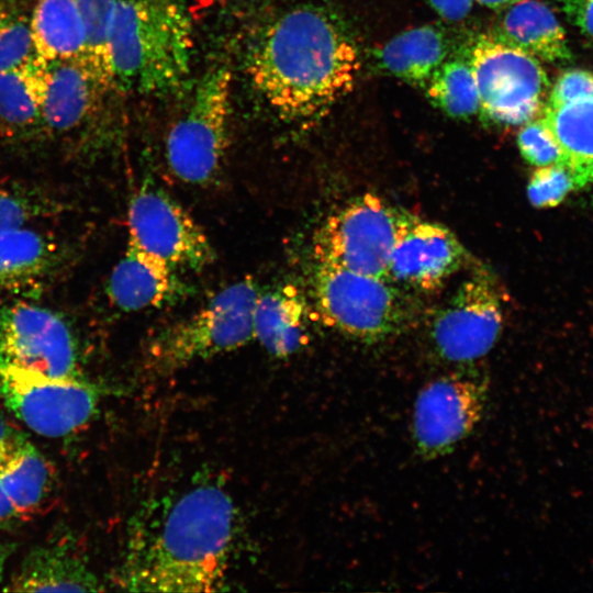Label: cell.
I'll return each mask as SVG.
<instances>
[{
    "label": "cell",
    "mask_w": 593,
    "mask_h": 593,
    "mask_svg": "<svg viewBox=\"0 0 593 593\" xmlns=\"http://www.w3.org/2000/svg\"><path fill=\"white\" fill-rule=\"evenodd\" d=\"M571 21L593 40V0H563Z\"/></svg>",
    "instance_id": "d6a6232c"
},
{
    "label": "cell",
    "mask_w": 593,
    "mask_h": 593,
    "mask_svg": "<svg viewBox=\"0 0 593 593\" xmlns=\"http://www.w3.org/2000/svg\"><path fill=\"white\" fill-rule=\"evenodd\" d=\"M116 0H75L86 30L85 61L113 89L109 31Z\"/></svg>",
    "instance_id": "4316f807"
},
{
    "label": "cell",
    "mask_w": 593,
    "mask_h": 593,
    "mask_svg": "<svg viewBox=\"0 0 593 593\" xmlns=\"http://www.w3.org/2000/svg\"><path fill=\"white\" fill-rule=\"evenodd\" d=\"M360 66L348 24L333 8L314 2L269 18L254 32L245 56L254 90L290 124L325 115L351 92Z\"/></svg>",
    "instance_id": "7a4b0ae2"
},
{
    "label": "cell",
    "mask_w": 593,
    "mask_h": 593,
    "mask_svg": "<svg viewBox=\"0 0 593 593\" xmlns=\"http://www.w3.org/2000/svg\"><path fill=\"white\" fill-rule=\"evenodd\" d=\"M307 303L290 284L258 292L253 313V335L268 354L286 358L309 342Z\"/></svg>",
    "instance_id": "d6986e66"
},
{
    "label": "cell",
    "mask_w": 593,
    "mask_h": 593,
    "mask_svg": "<svg viewBox=\"0 0 593 593\" xmlns=\"http://www.w3.org/2000/svg\"><path fill=\"white\" fill-rule=\"evenodd\" d=\"M312 298L324 325L367 344L398 334L411 315L401 288L325 260L315 259Z\"/></svg>",
    "instance_id": "5b68a950"
},
{
    "label": "cell",
    "mask_w": 593,
    "mask_h": 593,
    "mask_svg": "<svg viewBox=\"0 0 593 593\" xmlns=\"http://www.w3.org/2000/svg\"><path fill=\"white\" fill-rule=\"evenodd\" d=\"M424 88L428 100L450 118L466 120L480 112L478 89L468 58L446 59Z\"/></svg>",
    "instance_id": "d4e9b609"
},
{
    "label": "cell",
    "mask_w": 593,
    "mask_h": 593,
    "mask_svg": "<svg viewBox=\"0 0 593 593\" xmlns=\"http://www.w3.org/2000/svg\"><path fill=\"white\" fill-rule=\"evenodd\" d=\"M451 42L439 25L425 24L406 30L372 51L374 68L406 83L425 87L446 60Z\"/></svg>",
    "instance_id": "ffe728a7"
},
{
    "label": "cell",
    "mask_w": 593,
    "mask_h": 593,
    "mask_svg": "<svg viewBox=\"0 0 593 593\" xmlns=\"http://www.w3.org/2000/svg\"><path fill=\"white\" fill-rule=\"evenodd\" d=\"M412 216L376 193L354 197L317 228L314 258L385 280L393 249Z\"/></svg>",
    "instance_id": "8992f818"
},
{
    "label": "cell",
    "mask_w": 593,
    "mask_h": 593,
    "mask_svg": "<svg viewBox=\"0 0 593 593\" xmlns=\"http://www.w3.org/2000/svg\"><path fill=\"white\" fill-rule=\"evenodd\" d=\"M0 133L7 137L44 133L41 112L22 65L0 71Z\"/></svg>",
    "instance_id": "484cf974"
},
{
    "label": "cell",
    "mask_w": 593,
    "mask_h": 593,
    "mask_svg": "<svg viewBox=\"0 0 593 593\" xmlns=\"http://www.w3.org/2000/svg\"><path fill=\"white\" fill-rule=\"evenodd\" d=\"M430 7L446 21H460L470 12L473 0H428Z\"/></svg>",
    "instance_id": "e575fe53"
},
{
    "label": "cell",
    "mask_w": 593,
    "mask_h": 593,
    "mask_svg": "<svg viewBox=\"0 0 593 593\" xmlns=\"http://www.w3.org/2000/svg\"><path fill=\"white\" fill-rule=\"evenodd\" d=\"M540 120L558 143L563 164L581 187L593 180V98L559 107L545 105Z\"/></svg>",
    "instance_id": "cb8c5ba5"
},
{
    "label": "cell",
    "mask_w": 593,
    "mask_h": 593,
    "mask_svg": "<svg viewBox=\"0 0 593 593\" xmlns=\"http://www.w3.org/2000/svg\"><path fill=\"white\" fill-rule=\"evenodd\" d=\"M193 29L180 0H116L109 31L112 86L160 96L190 75Z\"/></svg>",
    "instance_id": "3957f363"
},
{
    "label": "cell",
    "mask_w": 593,
    "mask_h": 593,
    "mask_svg": "<svg viewBox=\"0 0 593 593\" xmlns=\"http://www.w3.org/2000/svg\"><path fill=\"white\" fill-rule=\"evenodd\" d=\"M480 113L497 124L521 125L541 115L550 87L539 60L492 34L479 35L468 53Z\"/></svg>",
    "instance_id": "ba28073f"
},
{
    "label": "cell",
    "mask_w": 593,
    "mask_h": 593,
    "mask_svg": "<svg viewBox=\"0 0 593 593\" xmlns=\"http://www.w3.org/2000/svg\"><path fill=\"white\" fill-rule=\"evenodd\" d=\"M480 4L491 9H504L518 0H477Z\"/></svg>",
    "instance_id": "74e56055"
},
{
    "label": "cell",
    "mask_w": 593,
    "mask_h": 593,
    "mask_svg": "<svg viewBox=\"0 0 593 593\" xmlns=\"http://www.w3.org/2000/svg\"><path fill=\"white\" fill-rule=\"evenodd\" d=\"M577 188L581 184L573 170L564 164H555L537 167L529 179L527 195L535 208H552Z\"/></svg>",
    "instance_id": "f1b7e54d"
},
{
    "label": "cell",
    "mask_w": 593,
    "mask_h": 593,
    "mask_svg": "<svg viewBox=\"0 0 593 593\" xmlns=\"http://www.w3.org/2000/svg\"><path fill=\"white\" fill-rule=\"evenodd\" d=\"M190 293L178 270L132 242L107 283L109 300L124 312L175 305Z\"/></svg>",
    "instance_id": "2e32d148"
},
{
    "label": "cell",
    "mask_w": 593,
    "mask_h": 593,
    "mask_svg": "<svg viewBox=\"0 0 593 593\" xmlns=\"http://www.w3.org/2000/svg\"><path fill=\"white\" fill-rule=\"evenodd\" d=\"M258 292L256 281L244 278L222 289L190 316L157 332L145 347V369L157 377L168 376L248 344L254 339Z\"/></svg>",
    "instance_id": "277c9868"
},
{
    "label": "cell",
    "mask_w": 593,
    "mask_h": 593,
    "mask_svg": "<svg viewBox=\"0 0 593 593\" xmlns=\"http://www.w3.org/2000/svg\"><path fill=\"white\" fill-rule=\"evenodd\" d=\"M0 402L45 437L74 434L97 414L100 390L80 378H55L0 361Z\"/></svg>",
    "instance_id": "30bf717a"
},
{
    "label": "cell",
    "mask_w": 593,
    "mask_h": 593,
    "mask_svg": "<svg viewBox=\"0 0 593 593\" xmlns=\"http://www.w3.org/2000/svg\"><path fill=\"white\" fill-rule=\"evenodd\" d=\"M34 55L30 16L12 0H0V71L19 67Z\"/></svg>",
    "instance_id": "83f0119b"
},
{
    "label": "cell",
    "mask_w": 593,
    "mask_h": 593,
    "mask_svg": "<svg viewBox=\"0 0 593 593\" xmlns=\"http://www.w3.org/2000/svg\"><path fill=\"white\" fill-rule=\"evenodd\" d=\"M0 482L22 521L43 512L56 490L51 462L29 439L0 462Z\"/></svg>",
    "instance_id": "7402d4cb"
},
{
    "label": "cell",
    "mask_w": 593,
    "mask_h": 593,
    "mask_svg": "<svg viewBox=\"0 0 593 593\" xmlns=\"http://www.w3.org/2000/svg\"><path fill=\"white\" fill-rule=\"evenodd\" d=\"M503 322V302L492 277L475 272L435 314L430 325L433 350L445 362L475 363L494 347Z\"/></svg>",
    "instance_id": "7c38bea8"
},
{
    "label": "cell",
    "mask_w": 593,
    "mask_h": 593,
    "mask_svg": "<svg viewBox=\"0 0 593 593\" xmlns=\"http://www.w3.org/2000/svg\"><path fill=\"white\" fill-rule=\"evenodd\" d=\"M491 34L537 59L557 61L571 57L563 27L539 0H518L505 7Z\"/></svg>",
    "instance_id": "44dd1931"
},
{
    "label": "cell",
    "mask_w": 593,
    "mask_h": 593,
    "mask_svg": "<svg viewBox=\"0 0 593 593\" xmlns=\"http://www.w3.org/2000/svg\"><path fill=\"white\" fill-rule=\"evenodd\" d=\"M237 508L219 481H199L144 505L116 575L134 592H211L225 583Z\"/></svg>",
    "instance_id": "6da1fadb"
},
{
    "label": "cell",
    "mask_w": 593,
    "mask_h": 593,
    "mask_svg": "<svg viewBox=\"0 0 593 593\" xmlns=\"http://www.w3.org/2000/svg\"><path fill=\"white\" fill-rule=\"evenodd\" d=\"M36 101L43 132L53 136L78 134L97 115L109 90L83 58L42 60L33 55L22 65Z\"/></svg>",
    "instance_id": "5bb4252c"
},
{
    "label": "cell",
    "mask_w": 593,
    "mask_h": 593,
    "mask_svg": "<svg viewBox=\"0 0 593 593\" xmlns=\"http://www.w3.org/2000/svg\"><path fill=\"white\" fill-rule=\"evenodd\" d=\"M63 253L58 243L35 230L0 232V292L37 290L61 267Z\"/></svg>",
    "instance_id": "ac0fdd59"
},
{
    "label": "cell",
    "mask_w": 593,
    "mask_h": 593,
    "mask_svg": "<svg viewBox=\"0 0 593 593\" xmlns=\"http://www.w3.org/2000/svg\"><path fill=\"white\" fill-rule=\"evenodd\" d=\"M26 439L25 434L0 413V462Z\"/></svg>",
    "instance_id": "836d02e7"
},
{
    "label": "cell",
    "mask_w": 593,
    "mask_h": 593,
    "mask_svg": "<svg viewBox=\"0 0 593 593\" xmlns=\"http://www.w3.org/2000/svg\"><path fill=\"white\" fill-rule=\"evenodd\" d=\"M38 208L25 197L0 193V232L23 227L38 214Z\"/></svg>",
    "instance_id": "1f68e13d"
},
{
    "label": "cell",
    "mask_w": 593,
    "mask_h": 593,
    "mask_svg": "<svg viewBox=\"0 0 593 593\" xmlns=\"http://www.w3.org/2000/svg\"><path fill=\"white\" fill-rule=\"evenodd\" d=\"M12 551V547L8 544L0 541V582L3 578L5 562Z\"/></svg>",
    "instance_id": "8d00e7d4"
},
{
    "label": "cell",
    "mask_w": 593,
    "mask_h": 593,
    "mask_svg": "<svg viewBox=\"0 0 593 593\" xmlns=\"http://www.w3.org/2000/svg\"><path fill=\"white\" fill-rule=\"evenodd\" d=\"M517 145L524 159L536 167L563 164L562 152L540 120L523 124L517 134Z\"/></svg>",
    "instance_id": "f546056e"
},
{
    "label": "cell",
    "mask_w": 593,
    "mask_h": 593,
    "mask_svg": "<svg viewBox=\"0 0 593 593\" xmlns=\"http://www.w3.org/2000/svg\"><path fill=\"white\" fill-rule=\"evenodd\" d=\"M467 259L466 248L451 230L413 215L393 249L385 280L401 289L433 292Z\"/></svg>",
    "instance_id": "9a60e30c"
},
{
    "label": "cell",
    "mask_w": 593,
    "mask_h": 593,
    "mask_svg": "<svg viewBox=\"0 0 593 593\" xmlns=\"http://www.w3.org/2000/svg\"><path fill=\"white\" fill-rule=\"evenodd\" d=\"M473 365H462L419 390L414 402L411 435L414 451L423 460L454 451L482 419L489 398V377Z\"/></svg>",
    "instance_id": "9c48e42d"
},
{
    "label": "cell",
    "mask_w": 593,
    "mask_h": 593,
    "mask_svg": "<svg viewBox=\"0 0 593 593\" xmlns=\"http://www.w3.org/2000/svg\"><path fill=\"white\" fill-rule=\"evenodd\" d=\"M588 98H593V74L582 69H570L559 76L546 105L559 107Z\"/></svg>",
    "instance_id": "4dcf8cb0"
},
{
    "label": "cell",
    "mask_w": 593,
    "mask_h": 593,
    "mask_svg": "<svg viewBox=\"0 0 593 593\" xmlns=\"http://www.w3.org/2000/svg\"><path fill=\"white\" fill-rule=\"evenodd\" d=\"M30 30L37 58L85 59L86 30L75 0H37Z\"/></svg>",
    "instance_id": "603a6c76"
},
{
    "label": "cell",
    "mask_w": 593,
    "mask_h": 593,
    "mask_svg": "<svg viewBox=\"0 0 593 593\" xmlns=\"http://www.w3.org/2000/svg\"><path fill=\"white\" fill-rule=\"evenodd\" d=\"M0 361L55 378L82 377L68 323L26 302L0 306Z\"/></svg>",
    "instance_id": "4fadbf2b"
},
{
    "label": "cell",
    "mask_w": 593,
    "mask_h": 593,
    "mask_svg": "<svg viewBox=\"0 0 593 593\" xmlns=\"http://www.w3.org/2000/svg\"><path fill=\"white\" fill-rule=\"evenodd\" d=\"M7 591L94 592L103 588L70 540H52L32 549L13 574Z\"/></svg>",
    "instance_id": "e0dca14e"
},
{
    "label": "cell",
    "mask_w": 593,
    "mask_h": 593,
    "mask_svg": "<svg viewBox=\"0 0 593 593\" xmlns=\"http://www.w3.org/2000/svg\"><path fill=\"white\" fill-rule=\"evenodd\" d=\"M22 518L14 508L0 482V527H10Z\"/></svg>",
    "instance_id": "d590c367"
},
{
    "label": "cell",
    "mask_w": 593,
    "mask_h": 593,
    "mask_svg": "<svg viewBox=\"0 0 593 593\" xmlns=\"http://www.w3.org/2000/svg\"><path fill=\"white\" fill-rule=\"evenodd\" d=\"M232 74L214 66L200 78L184 114L166 142L167 163L181 181L203 186L219 178L228 149Z\"/></svg>",
    "instance_id": "52a82bcc"
},
{
    "label": "cell",
    "mask_w": 593,
    "mask_h": 593,
    "mask_svg": "<svg viewBox=\"0 0 593 593\" xmlns=\"http://www.w3.org/2000/svg\"><path fill=\"white\" fill-rule=\"evenodd\" d=\"M128 242L179 272H200L216 258L201 225L168 192L145 180L127 212Z\"/></svg>",
    "instance_id": "8fae6325"
}]
</instances>
